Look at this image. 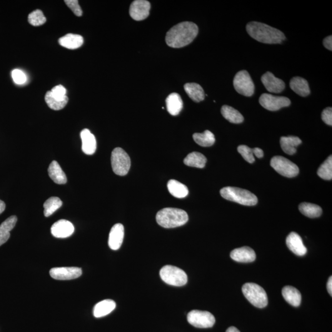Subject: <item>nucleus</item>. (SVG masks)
Returning <instances> with one entry per match:
<instances>
[{
	"mask_svg": "<svg viewBox=\"0 0 332 332\" xmlns=\"http://www.w3.org/2000/svg\"><path fill=\"white\" fill-rule=\"evenodd\" d=\"M83 37L79 35L72 34H67L59 39L61 46L69 49L79 48L83 45Z\"/></svg>",
	"mask_w": 332,
	"mask_h": 332,
	"instance_id": "obj_22",
	"label": "nucleus"
},
{
	"mask_svg": "<svg viewBox=\"0 0 332 332\" xmlns=\"http://www.w3.org/2000/svg\"><path fill=\"white\" fill-rule=\"evenodd\" d=\"M49 274L52 278L56 280H72L82 275V269L78 267H61L52 268Z\"/></svg>",
	"mask_w": 332,
	"mask_h": 332,
	"instance_id": "obj_12",
	"label": "nucleus"
},
{
	"mask_svg": "<svg viewBox=\"0 0 332 332\" xmlns=\"http://www.w3.org/2000/svg\"><path fill=\"white\" fill-rule=\"evenodd\" d=\"M280 144L282 149L286 153L293 155L296 153V147L301 144V141L298 137H282Z\"/></svg>",
	"mask_w": 332,
	"mask_h": 332,
	"instance_id": "obj_28",
	"label": "nucleus"
},
{
	"mask_svg": "<svg viewBox=\"0 0 332 332\" xmlns=\"http://www.w3.org/2000/svg\"><path fill=\"white\" fill-rule=\"evenodd\" d=\"M207 159L205 156L199 152H192L184 159V164L189 167L204 168L206 166Z\"/></svg>",
	"mask_w": 332,
	"mask_h": 332,
	"instance_id": "obj_31",
	"label": "nucleus"
},
{
	"mask_svg": "<svg viewBox=\"0 0 332 332\" xmlns=\"http://www.w3.org/2000/svg\"><path fill=\"white\" fill-rule=\"evenodd\" d=\"M124 228L123 224L117 223L112 227L109 234V246L113 251H117L123 244Z\"/></svg>",
	"mask_w": 332,
	"mask_h": 332,
	"instance_id": "obj_16",
	"label": "nucleus"
},
{
	"mask_svg": "<svg viewBox=\"0 0 332 332\" xmlns=\"http://www.w3.org/2000/svg\"><path fill=\"white\" fill-rule=\"evenodd\" d=\"M319 177L327 181H330L332 179V157L331 155L323 164L319 167L318 171Z\"/></svg>",
	"mask_w": 332,
	"mask_h": 332,
	"instance_id": "obj_36",
	"label": "nucleus"
},
{
	"mask_svg": "<svg viewBox=\"0 0 332 332\" xmlns=\"http://www.w3.org/2000/svg\"><path fill=\"white\" fill-rule=\"evenodd\" d=\"M51 92L56 96L65 97L67 96V89L62 85H57L52 89Z\"/></svg>",
	"mask_w": 332,
	"mask_h": 332,
	"instance_id": "obj_42",
	"label": "nucleus"
},
{
	"mask_svg": "<svg viewBox=\"0 0 332 332\" xmlns=\"http://www.w3.org/2000/svg\"><path fill=\"white\" fill-rule=\"evenodd\" d=\"M62 206V201L58 197H51L47 199L44 203V214L45 217H49L53 214Z\"/></svg>",
	"mask_w": 332,
	"mask_h": 332,
	"instance_id": "obj_35",
	"label": "nucleus"
},
{
	"mask_svg": "<svg viewBox=\"0 0 332 332\" xmlns=\"http://www.w3.org/2000/svg\"><path fill=\"white\" fill-rule=\"evenodd\" d=\"M12 78L15 83L17 84H23L27 81L26 74L23 72L19 69H15L12 72Z\"/></svg>",
	"mask_w": 332,
	"mask_h": 332,
	"instance_id": "obj_39",
	"label": "nucleus"
},
{
	"mask_svg": "<svg viewBox=\"0 0 332 332\" xmlns=\"http://www.w3.org/2000/svg\"><path fill=\"white\" fill-rule=\"evenodd\" d=\"M327 288H328V291L329 292V294H330V295L332 296V277L331 276L330 278H329L328 282V285H327Z\"/></svg>",
	"mask_w": 332,
	"mask_h": 332,
	"instance_id": "obj_45",
	"label": "nucleus"
},
{
	"mask_svg": "<svg viewBox=\"0 0 332 332\" xmlns=\"http://www.w3.org/2000/svg\"><path fill=\"white\" fill-rule=\"evenodd\" d=\"M253 153L254 155L256 156L257 158H263L264 155L263 150L259 148H253Z\"/></svg>",
	"mask_w": 332,
	"mask_h": 332,
	"instance_id": "obj_44",
	"label": "nucleus"
},
{
	"mask_svg": "<svg viewBox=\"0 0 332 332\" xmlns=\"http://www.w3.org/2000/svg\"><path fill=\"white\" fill-rule=\"evenodd\" d=\"M221 113L224 118L231 123L239 124L243 123L244 117L241 113L228 106H223L221 109Z\"/></svg>",
	"mask_w": 332,
	"mask_h": 332,
	"instance_id": "obj_32",
	"label": "nucleus"
},
{
	"mask_svg": "<svg viewBox=\"0 0 332 332\" xmlns=\"http://www.w3.org/2000/svg\"><path fill=\"white\" fill-rule=\"evenodd\" d=\"M193 138L197 144L204 147L212 146L216 142L214 134L208 130H206L203 133L194 134Z\"/></svg>",
	"mask_w": 332,
	"mask_h": 332,
	"instance_id": "obj_34",
	"label": "nucleus"
},
{
	"mask_svg": "<svg viewBox=\"0 0 332 332\" xmlns=\"http://www.w3.org/2000/svg\"><path fill=\"white\" fill-rule=\"evenodd\" d=\"M291 88L301 97L308 96L310 94L308 81L301 77L296 76L292 78L290 82Z\"/></svg>",
	"mask_w": 332,
	"mask_h": 332,
	"instance_id": "obj_26",
	"label": "nucleus"
},
{
	"mask_svg": "<svg viewBox=\"0 0 332 332\" xmlns=\"http://www.w3.org/2000/svg\"><path fill=\"white\" fill-rule=\"evenodd\" d=\"M17 221L16 216L9 217L0 225V246L6 243L10 238V231L14 228Z\"/></svg>",
	"mask_w": 332,
	"mask_h": 332,
	"instance_id": "obj_24",
	"label": "nucleus"
},
{
	"mask_svg": "<svg viewBox=\"0 0 332 332\" xmlns=\"http://www.w3.org/2000/svg\"><path fill=\"white\" fill-rule=\"evenodd\" d=\"M111 163L113 172L119 176H126L129 172L131 164L128 154L119 147L114 148L112 151Z\"/></svg>",
	"mask_w": 332,
	"mask_h": 332,
	"instance_id": "obj_7",
	"label": "nucleus"
},
{
	"mask_svg": "<svg viewBox=\"0 0 332 332\" xmlns=\"http://www.w3.org/2000/svg\"><path fill=\"white\" fill-rule=\"evenodd\" d=\"M51 231L52 235L56 238H66L73 234L74 228L71 221L60 220L52 224Z\"/></svg>",
	"mask_w": 332,
	"mask_h": 332,
	"instance_id": "obj_14",
	"label": "nucleus"
},
{
	"mask_svg": "<svg viewBox=\"0 0 332 332\" xmlns=\"http://www.w3.org/2000/svg\"><path fill=\"white\" fill-rule=\"evenodd\" d=\"M65 2L76 16H82L83 11H82L81 7L79 5L78 0H66Z\"/></svg>",
	"mask_w": 332,
	"mask_h": 332,
	"instance_id": "obj_40",
	"label": "nucleus"
},
{
	"mask_svg": "<svg viewBox=\"0 0 332 332\" xmlns=\"http://www.w3.org/2000/svg\"><path fill=\"white\" fill-rule=\"evenodd\" d=\"M230 257L233 260L240 263H251L256 258V252L249 247L235 249L232 251Z\"/></svg>",
	"mask_w": 332,
	"mask_h": 332,
	"instance_id": "obj_18",
	"label": "nucleus"
},
{
	"mask_svg": "<svg viewBox=\"0 0 332 332\" xmlns=\"http://www.w3.org/2000/svg\"><path fill=\"white\" fill-rule=\"evenodd\" d=\"M322 119L326 124L332 126V107L324 110L322 113Z\"/></svg>",
	"mask_w": 332,
	"mask_h": 332,
	"instance_id": "obj_41",
	"label": "nucleus"
},
{
	"mask_svg": "<svg viewBox=\"0 0 332 332\" xmlns=\"http://www.w3.org/2000/svg\"><path fill=\"white\" fill-rule=\"evenodd\" d=\"M169 193L177 198H184L188 195V189L184 184L176 180H170L167 183Z\"/></svg>",
	"mask_w": 332,
	"mask_h": 332,
	"instance_id": "obj_30",
	"label": "nucleus"
},
{
	"mask_svg": "<svg viewBox=\"0 0 332 332\" xmlns=\"http://www.w3.org/2000/svg\"><path fill=\"white\" fill-rule=\"evenodd\" d=\"M28 21L32 26L38 27L45 24L46 22V18L41 10L37 9L29 14Z\"/></svg>",
	"mask_w": 332,
	"mask_h": 332,
	"instance_id": "obj_37",
	"label": "nucleus"
},
{
	"mask_svg": "<svg viewBox=\"0 0 332 332\" xmlns=\"http://www.w3.org/2000/svg\"><path fill=\"white\" fill-rule=\"evenodd\" d=\"M184 89L189 98L193 100L194 102H201L205 98L204 89L198 84L195 83H186L184 84Z\"/></svg>",
	"mask_w": 332,
	"mask_h": 332,
	"instance_id": "obj_29",
	"label": "nucleus"
},
{
	"mask_svg": "<svg viewBox=\"0 0 332 332\" xmlns=\"http://www.w3.org/2000/svg\"><path fill=\"white\" fill-rule=\"evenodd\" d=\"M45 102L50 109L56 111H61L68 104L69 98L67 96H56L50 91H47L45 95Z\"/></svg>",
	"mask_w": 332,
	"mask_h": 332,
	"instance_id": "obj_20",
	"label": "nucleus"
},
{
	"mask_svg": "<svg viewBox=\"0 0 332 332\" xmlns=\"http://www.w3.org/2000/svg\"><path fill=\"white\" fill-rule=\"evenodd\" d=\"M233 85L236 91L243 96L251 97L254 94V82L246 71H239L234 76Z\"/></svg>",
	"mask_w": 332,
	"mask_h": 332,
	"instance_id": "obj_9",
	"label": "nucleus"
},
{
	"mask_svg": "<svg viewBox=\"0 0 332 332\" xmlns=\"http://www.w3.org/2000/svg\"><path fill=\"white\" fill-rule=\"evenodd\" d=\"M244 295L254 306L263 308L268 304V296L265 291L258 284L246 283L242 288Z\"/></svg>",
	"mask_w": 332,
	"mask_h": 332,
	"instance_id": "obj_5",
	"label": "nucleus"
},
{
	"mask_svg": "<svg viewBox=\"0 0 332 332\" xmlns=\"http://www.w3.org/2000/svg\"><path fill=\"white\" fill-rule=\"evenodd\" d=\"M288 248L298 256H303L306 254L307 249L304 246L300 236L295 232H292L286 239Z\"/></svg>",
	"mask_w": 332,
	"mask_h": 332,
	"instance_id": "obj_17",
	"label": "nucleus"
},
{
	"mask_svg": "<svg viewBox=\"0 0 332 332\" xmlns=\"http://www.w3.org/2000/svg\"><path fill=\"white\" fill-rule=\"evenodd\" d=\"M5 208H6V205L3 201L0 200V214H2L4 212Z\"/></svg>",
	"mask_w": 332,
	"mask_h": 332,
	"instance_id": "obj_46",
	"label": "nucleus"
},
{
	"mask_svg": "<svg viewBox=\"0 0 332 332\" xmlns=\"http://www.w3.org/2000/svg\"><path fill=\"white\" fill-rule=\"evenodd\" d=\"M157 223L165 228H173L183 226L188 221V216L184 210L164 208L156 214Z\"/></svg>",
	"mask_w": 332,
	"mask_h": 332,
	"instance_id": "obj_3",
	"label": "nucleus"
},
{
	"mask_svg": "<svg viewBox=\"0 0 332 332\" xmlns=\"http://www.w3.org/2000/svg\"><path fill=\"white\" fill-rule=\"evenodd\" d=\"M48 174L52 181L59 184H66L67 178L66 174L62 171L58 163L56 161L52 162L49 166Z\"/></svg>",
	"mask_w": 332,
	"mask_h": 332,
	"instance_id": "obj_27",
	"label": "nucleus"
},
{
	"mask_svg": "<svg viewBox=\"0 0 332 332\" xmlns=\"http://www.w3.org/2000/svg\"><path fill=\"white\" fill-rule=\"evenodd\" d=\"M226 332H240L238 329L234 328V327H230L227 329Z\"/></svg>",
	"mask_w": 332,
	"mask_h": 332,
	"instance_id": "obj_47",
	"label": "nucleus"
},
{
	"mask_svg": "<svg viewBox=\"0 0 332 332\" xmlns=\"http://www.w3.org/2000/svg\"><path fill=\"white\" fill-rule=\"evenodd\" d=\"M323 44L324 47H326V48L330 50V51H332V37L329 36L327 37L325 39H324L323 41Z\"/></svg>",
	"mask_w": 332,
	"mask_h": 332,
	"instance_id": "obj_43",
	"label": "nucleus"
},
{
	"mask_svg": "<svg viewBox=\"0 0 332 332\" xmlns=\"http://www.w3.org/2000/svg\"><path fill=\"white\" fill-rule=\"evenodd\" d=\"M238 151L243 158L249 163H253L255 158L253 153V149L246 146H239L238 147Z\"/></svg>",
	"mask_w": 332,
	"mask_h": 332,
	"instance_id": "obj_38",
	"label": "nucleus"
},
{
	"mask_svg": "<svg viewBox=\"0 0 332 332\" xmlns=\"http://www.w3.org/2000/svg\"><path fill=\"white\" fill-rule=\"evenodd\" d=\"M160 277L169 285L181 287L185 285L188 277L184 271L176 266L166 265L160 270Z\"/></svg>",
	"mask_w": 332,
	"mask_h": 332,
	"instance_id": "obj_6",
	"label": "nucleus"
},
{
	"mask_svg": "<svg viewBox=\"0 0 332 332\" xmlns=\"http://www.w3.org/2000/svg\"><path fill=\"white\" fill-rule=\"evenodd\" d=\"M167 111L172 116H177L183 109V101L177 93L170 94L166 100Z\"/></svg>",
	"mask_w": 332,
	"mask_h": 332,
	"instance_id": "obj_21",
	"label": "nucleus"
},
{
	"mask_svg": "<svg viewBox=\"0 0 332 332\" xmlns=\"http://www.w3.org/2000/svg\"><path fill=\"white\" fill-rule=\"evenodd\" d=\"M261 80L267 91L273 93H280L285 89L286 85L282 79L276 78L271 72H268L261 76Z\"/></svg>",
	"mask_w": 332,
	"mask_h": 332,
	"instance_id": "obj_15",
	"label": "nucleus"
},
{
	"mask_svg": "<svg viewBox=\"0 0 332 332\" xmlns=\"http://www.w3.org/2000/svg\"><path fill=\"white\" fill-rule=\"evenodd\" d=\"M259 104L269 111H278L284 107L290 106L291 102L288 97L275 96L269 94H263L259 99Z\"/></svg>",
	"mask_w": 332,
	"mask_h": 332,
	"instance_id": "obj_11",
	"label": "nucleus"
},
{
	"mask_svg": "<svg viewBox=\"0 0 332 332\" xmlns=\"http://www.w3.org/2000/svg\"><path fill=\"white\" fill-rule=\"evenodd\" d=\"M221 194L226 200L235 202L244 206H255L258 203V198L246 189L227 186L222 188Z\"/></svg>",
	"mask_w": 332,
	"mask_h": 332,
	"instance_id": "obj_4",
	"label": "nucleus"
},
{
	"mask_svg": "<svg viewBox=\"0 0 332 332\" xmlns=\"http://www.w3.org/2000/svg\"><path fill=\"white\" fill-rule=\"evenodd\" d=\"M271 166L277 172L284 177L292 178L298 176L299 174L298 167L292 163L288 159L281 156H276L271 159Z\"/></svg>",
	"mask_w": 332,
	"mask_h": 332,
	"instance_id": "obj_8",
	"label": "nucleus"
},
{
	"mask_svg": "<svg viewBox=\"0 0 332 332\" xmlns=\"http://www.w3.org/2000/svg\"><path fill=\"white\" fill-rule=\"evenodd\" d=\"M116 308V303L112 299H104L94 306L93 314L97 318L108 315Z\"/></svg>",
	"mask_w": 332,
	"mask_h": 332,
	"instance_id": "obj_23",
	"label": "nucleus"
},
{
	"mask_svg": "<svg viewBox=\"0 0 332 332\" xmlns=\"http://www.w3.org/2000/svg\"><path fill=\"white\" fill-rule=\"evenodd\" d=\"M82 150L87 155H92L96 151L97 142L96 137L89 129H84L81 132Z\"/></svg>",
	"mask_w": 332,
	"mask_h": 332,
	"instance_id": "obj_19",
	"label": "nucleus"
},
{
	"mask_svg": "<svg viewBox=\"0 0 332 332\" xmlns=\"http://www.w3.org/2000/svg\"><path fill=\"white\" fill-rule=\"evenodd\" d=\"M246 31L252 38L263 43L280 44L286 39L283 32L261 22H249Z\"/></svg>",
	"mask_w": 332,
	"mask_h": 332,
	"instance_id": "obj_2",
	"label": "nucleus"
},
{
	"mask_svg": "<svg viewBox=\"0 0 332 332\" xmlns=\"http://www.w3.org/2000/svg\"><path fill=\"white\" fill-rule=\"evenodd\" d=\"M187 320L191 326L201 329L211 328L216 323V319L211 313L199 310L189 312Z\"/></svg>",
	"mask_w": 332,
	"mask_h": 332,
	"instance_id": "obj_10",
	"label": "nucleus"
},
{
	"mask_svg": "<svg viewBox=\"0 0 332 332\" xmlns=\"http://www.w3.org/2000/svg\"><path fill=\"white\" fill-rule=\"evenodd\" d=\"M282 294H283L285 300L291 305L298 307L300 304L301 301V293L298 289L294 288V287L290 286L284 287L283 291H282Z\"/></svg>",
	"mask_w": 332,
	"mask_h": 332,
	"instance_id": "obj_25",
	"label": "nucleus"
},
{
	"mask_svg": "<svg viewBox=\"0 0 332 332\" xmlns=\"http://www.w3.org/2000/svg\"><path fill=\"white\" fill-rule=\"evenodd\" d=\"M198 27L191 22H181L172 27L166 34V41L169 46L181 48L190 44L198 34Z\"/></svg>",
	"mask_w": 332,
	"mask_h": 332,
	"instance_id": "obj_1",
	"label": "nucleus"
},
{
	"mask_svg": "<svg viewBox=\"0 0 332 332\" xmlns=\"http://www.w3.org/2000/svg\"><path fill=\"white\" fill-rule=\"evenodd\" d=\"M151 5L146 0H136L130 6V16L135 21H143L148 17Z\"/></svg>",
	"mask_w": 332,
	"mask_h": 332,
	"instance_id": "obj_13",
	"label": "nucleus"
},
{
	"mask_svg": "<svg viewBox=\"0 0 332 332\" xmlns=\"http://www.w3.org/2000/svg\"><path fill=\"white\" fill-rule=\"evenodd\" d=\"M299 211L304 216L312 219L320 217L323 213V210L320 206L316 205V204L308 203L299 204Z\"/></svg>",
	"mask_w": 332,
	"mask_h": 332,
	"instance_id": "obj_33",
	"label": "nucleus"
}]
</instances>
